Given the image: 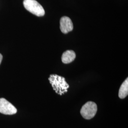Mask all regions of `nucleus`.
Segmentation results:
<instances>
[{"label": "nucleus", "instance_id": "obj_3", "mask_svg": "<svg viewBox=\"0 0 128 128\" xmlns=\"http://www.w3.org/2000/svg\"><path fill=\"white\" fill-rule=\"evenodd\" d=\"M97 111V106L96 104L93 102H88L82 106L80 113L84 118L90 120L94 117Z\"/></svg>", "mask_w": 128, "mask_h": 128}, {"label": "nucleus", "instance_id": "obj_8", "mask_svg": "<svg viewBox=\"0 0 128 128\" xmlns=\"http://www.w3.org/2000/svg\"><path fill=\"white\" fill-rule=\"evenodd\" d=\"M2 60V56L1 54H0V64H1Z\"/></svg>", "mask_w": 128, "mask_h": 128}, {"label": "nucleus", "instance_id": "obj_5", "mask_svg": "<svg viewBox=\"0 0 128 128\" xmlns=\"http://www.w3.org/2000/svg\"><path fill=\"white\" fill-rule=\"evenodd\" d=\"M73 24L71 20L68 17L64 16L60 20V30L64 34H66L73 30Z\"/></svg>", "mask_w": 128, "mask_h": 128}, {"label": "nucleus", "instance_id": "obj_6", "mask_svg": "<svg viewBox=\"0 0 128 128\" xmlns=\"http://www.w3.org/2000/svg\"><path fill=\"white\" fill-rule=\"evenodd\" d=\"M76 56V53L74 51H66L62 56V61L64 64L70 63L74 60Z\"/></svg>", "mask_w": 128, "mask_h": 128}, {"label": "nucleus", "instance_id": "obj_4", "mask_svg": "<svg viewBox=\"0 0 128 128\" xmlns=\"http://www.w3.org/2000/svg\"><path fill=\"white\" fill-rule=\"evenodd\" d=\"M16 108L4 98H0V113L6 115L16 114Z\"/></svg>", "mask_w": 128, "mask_h": 128}, {"label": "nucleus", "instance_id": "obj_7", "mask_svg": "<svg viewBox=\"0 0 128 128\" xmlns=\"http://www.w3.org/2000/svg\"><path fill=\"white\" fill-rule=\"evenodd\" d=\"M128 94V78H127L121 85L119 92V97L124 99Z\"/></svg>", "mask_w": 128, "mask_h": 128}, {"label": "nucleus", "instance_id": "obj_1", "mask_svg": "<svg viewBox=\"0 0 128 128\" xmlns=\"http://www.w3.org/2000/svg\"><path fill=\"white\" fill-rule=\"evenodd\" d=\"M48 80L54 90L58 94L62 96L68 92L69 86L66 81L64 78L57 74H51Z\"/></svg>", "mask_w": 128, "mask_h": 128}, {"label": "nucleus", "instance_id": "obj_2", "mask_svg": "<svg viewBox=\"0 0 128 128\" xmlns=\"http://www.w3.org/2000/svg\"><path fill=\"white\" fill-rule=\"evenodd\" d=\"M23 5L27 10L38 17L45 15L44 8L36 0H24Z\"/></svg>", "mask_w": 128, "mask_h": 128}]
</instances>
